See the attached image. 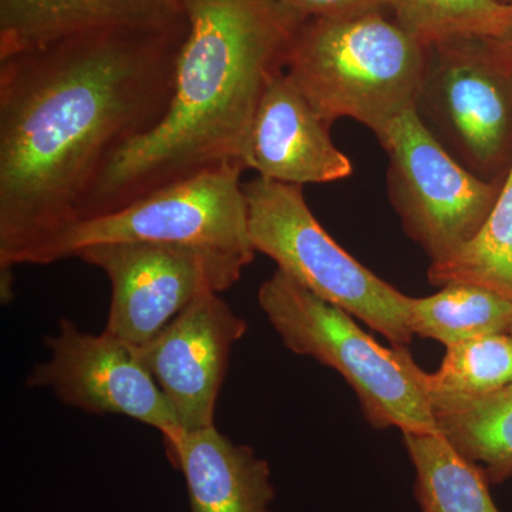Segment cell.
Segmentation results:
<instances>
[{"label": "cell", "mask_w": 512, "mask_h": 512, "mask_svg": "<svg viewBox=\"0 0 512 512\" xmlns=\"http://www.w3.org/2000/svg\"><path fill=\"white\" fill-rule=\"evenodd\" d=\"M491 42L494 43L498 53L504 57L505 62L512 67V5L503 30H501L500 35L491 39Z\"/></svg>", "instance_id": "22"}, {"label": "cell", "mask_w": 512, "mask_h": 512, "mask_svg": "<svg viewBox=\"0 0 512 512\" xmlns=\"http://www.w3.org/2000/svg\"><path fill=\"white\" fill-rule=\"evenodd\" d=\"M244 168L225 165L150 192L127 207L74 224L47 248L43 264L106 242H157L221 249L255 258Z\"/></svg>", "instance_id": "8"}, {"label": "cell", "mask_w": 512, "mask_h": 512, "mask_svg": "<svg viewBox=\"0 0 512 512\" xmlns=\"http://www.w3.org/2000/svg\"><path fill=\"white\" fill-rule=\"evenodd\" d=\"M416 473V498L423 512H500L487 478L476 464L437 433H404Z\"/></svg>", "instance_id": "16"}, {"label": "cell", "mask_w": 512, "mask_h": 512, "mask_svg": "<svg viewBox=\"0 0 512 512\" xmlns=\"http://www.w3.org/2000/svg\"><path fill=\"white\" fill-rule=\"evenodd\" d=\"M414 110L458 163L485 181L512 165V67L490 37L427 47Z\"/></svg>", "instance_id": "6"}, {"label": "cell", "mask_w": 512, "mask_h": 512, "mask_svg": "<svg viewBox=\"0 0 512 512\" xmlns=\"http://www.w3.org/2000/svg\"><path fill=\"white\" fill-rule=\"evenodd\" d=\"M394 22L429 47L457 37L500 35L511 6L495 0H383Z\"/></svg>", "instance_id": "20"}, {"label": "cell", "mask_w": 512, "mask_h": 512, "mask_svg": "<svg viewBox=\"0 0 512 512\" xmlns=\"http://www.w3.org/2000/svg\"><path fill=\"white\" fill-rule=\"evenodd\" d=\"M184 12L188 33L170 109L156 128L114 156L80 221L119 211L191 175L244 168L259 101L286 70L309 19L289 0H184Z\"/></svg>", "instance_id": "2"}, {"label": "cell", "mask_w": 512, "mask_h": 512, "mask_svg": "<svg viewBox=\"0 0 512 512\" xmlns=\"http://www.w3.org/2000/svg\"><path fill=\"white\" fill-rule=\"evenodd\" d=\"M426 396L437 430L488 483L512 477V386L490 396Z\"/></svg>", "instance_id": "15"}, {"label": "cell", "mask_w": 512, "mask_h": 512, "mask_svg": "<svg viewBox=\"0 0 512 512\" xmlns=\"http://www.w3.org/2000/svg\"><path fill=\"white\" fill-rule=\"evenodd\" d=\"M109 278L111 305L106 332L141 346L207 291L224 292L254 259L221 249L106 242L74 254Z\"/></svg>", "instance_id": "9"}, {"label": "cell", "mask_w": 512, "mask_h": 512, "mask_svg": "<svg viewBox=\"0 0 512 512\" xmlns=\"http://www.w3.org/2000/svg\"><path fill=\"white\" fill-rule=\"evenodd\" d=\"M414 336L451 346L466 340L512 333V303L471 284L443 286L424 298L407 299Z\"/></svg>", "instance_id": "17"}, {"label": "cell", "mask_w": 512, "mask_h": 512, "mask_svg": "<svg viewBox=\"0 0 512 512\" xmlns=\"http://www.w3.org/2000/svg\"><path fill=\"white\" fill-rule=\"evenodd\" d=\"M187 19L80 33L0 59V269L42 265L114 156L164 119Z\"/></svg>", "instance_id": "1"}, {"label": "cell", "mask_w": 512, "mask_h": 512, "mask_svg": "<svg viewBox=\"0 0 512 512\" xmlns=\"http://www.w3.org/2000/svg\"><path fill=\"white\" fill-rule=\"evenodd\" d=\"M495 2L501 3V5L511 6L512 0H495Z\"/></svg>", "instance_id": "23"}, {"label": "cell", "mask_w": 512, "mask_h": 512, "mask_svg": "<svg viewBox=\"0 0 512 512\" xmlns=\"http://www.w3.org/2000/svg\"><path fill=\"white\" fill-rule=\"evenodd\" d=\"M330 127L284 70L259 101L244 168L266 180L301 187L345 180L353 173L352 161L333 143Z\"/></svg>", "instance_id": "12"}, {"label": "cell", "mask_w": 512, "mask_h": 512, "mask_svg": "<svg viewBox=\"0 0 512 512\" xmlns=\"http://www.w3.org/2000/svg\"><path fill=\"white\" fill-rule=\"evenodd\" d=\"M416 379L426 394L481 397L512 386V333H493L447 346L439 370Z\"/></svg>", "instance_id": "19"}, {"label": "cell", "mask_w": 512, "mask_h": 512, "mask_svg": "<svg viewBox=\"0 0 512 512\" xmlns=\"http://www.w3.org/2000/svg\"><path fill=\"white\" fill-rule=\"evenodd\" d=\"M184 0H0V59L80 33L165 29Z\"/></svg>", "instance_id": "13"}, {"label": "cell", "mask_w": 512, "mask_h": 512, "mask_svg": "<svg viewBox=\"0 0 512 512\" xmlns=\"http://www.w3.org/2000/svg\"><path fill=\"white\" fill-rule=\"evenodd\" d=\"M50 357L33 367L30 389H49L60 402L90 414H120L147 424L163 436L165 451L184 437L163 390L144 365L137 346L104 330L84 333L67 318L46 339Z\"/></svg>", "instance_id": "10"}, {"label": "cell", "mask_w": 512, "mask_h": 512, "mask_svg": "<svg viewBox=\"0 0 512 512\" xmlns=\"http://www.w3.org/2000/svg\"><path fill=\"white\" fill-rule=\"evenodd\" d=\"M427 47L386 18V10L303 23L286 73L329 126L352 119L377 140L414 109Z\"/></svg>", "instance_id": "3"}, {"label": "cell", "mask_w": 512, "mask_h": 512, "mask_svg": "<svg viewBox=\"0 0 512 512\" xmlns=\"http://www.w3.org/2000/svg\"><path fill=\"white\" fill-rule=\"evenodd\" d=\"M165 453L183 473L190 512H272L276 491L268 461L215 424L184 434Z\"/></svg>", "instance_id": "14"}, {"label": "cell", "mask_w": 512, "mask_h": 512, "mask_svg": "<svg viewBox=\"0 0 512 512\" xmlns=\"http://www.w3.org/2000/svg\"><path fill=\"white\" fill-rule=\"evenodd\" d=\"M306 18H352L387 10L383 0H289Z\"/></svg>", "instance_id": "21"}, {"label": "cell", "mask_w": 512, "mask_h": 512, "mask_svg": "<svg viewBox=\"0 0 512 512\" xmlns=\"http://www.w3.org/2000/svg\"><path fill=\"white\" fill-rule=\"evenodd\" d=\"M258 302L286 348L346 380L370 426L397 427L402 434L439 431L407 348L379 345L356 318L279 269L259 288Z\"/></svg>", "instance_id": "4"}, {"label": "cell", "mask_w": 512, "mask_h": 512, "mask_svg": "<svg viewBox=\"0 0 512 512\" xmlns=\"http://www.w3.org/2000/svg\"><path fill=\"white\" fill-rule=\"evenodd\" d=\"M427 279L440 288L481 286L512 303V165L483 228L456 255L430 264Z\"/></svg>", "instance_id": "18"}, {"label": "cell", "mask_w": 512, "mask_h": 512, "mask_svg": "<svg viewBox=\"0 0 512 512\" xmlns=\"http://www.w3.org/2000/svg\"><path fill=\"white\" fill-rule=\"evenodd\" d=\"M247 332V320L232 311L220 293L207 291L154 338L137 346L185 434L214 424L232 346Z\"/></svg>", "instance_id": "11"}, {"label": "cell", "mask_w": 512, "mask_h": 512, "mask_svg": "<svg viewBox=\"0 0 512 512\" xmlns=\"http://www.w3.org/2000/svg\"><path fill=\"white\" fill-rule=\"evenodd\" d=\"M379 143L389 154L387 190L404 232L430 264L456 255L483 228L505 180L485 181L468 171L414 109L394 121Z\"/></svg>", "instance_id": "7"}, {"label": "cell", "mask_w": 512, "mask_h": 512, "mask_svg": "<svg viewBox=\"0 0 512 512\" xmlns=\"http://www.w3.org/2000/svg\"><path fill=\"white\" fill-rule=\"evenodd\" d=\"M249 235L279 271L338 306L383 335L393 346L407 348L414 335L409 326V296L397 291L340 247L319 224L301 185L256 177L244 183Z\"/></svg>", "instance_id": "5"}]
</instances>
